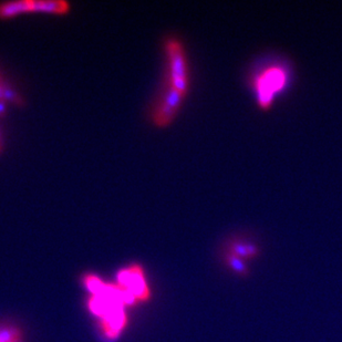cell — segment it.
<instances>
[{"mask_svg": "<svg viewBox=\"0 0 342 342\" xmlns=\"http://www.w3.org/2000/svg\"><path fill=\"white\" fill-rule=\"evenodd\" d=\"M292 65L280 57H266L256 62L248 72L247 81L258 109L267 112L276 100L290 88Z\"/></svg>", "mask_w": 342, "mask_h": 342, "instance_id": "6da1fadb", "label": "cell"}, {"mask_svg": "<svg viewBox=\"0 0 342 342\" xmlns=\"http://www.w3.org/2000/svg\"><path fill=\"white\" fill-rule=\"evenodd\" d=\"M165 49L168 59V83L183 95H186L189 87L188 69L185 51L182 42L176 38L166 40Z\"/></svg>", "mask_w": 342, "mask_h": 342, "instance_id": "7a4b0ae2", "label": "cell"}, {"mask_svg": "<svg viewBox=\"0 0 342 342\" xmlns=\"http://www.w3.org/2000/svg\"><path fill=\"white\" fill-rule=\"evenodd\" d=\"M70 5L65 2H11L0 4V18L9 19L29 12L64 15L69 12Z\"/></svg>", "mask_w": 342, "mask_h": 342, "instance_id": "3957f363", "label": "cell"}, {"mask_svg": "<svg viewBox=\"0 0 342 342\" xmlns=\"http://www.w3.org/2000/svg\"><path fill=\"white\" fill-rule=\"evenodd\" d=\"M185 95L175 90L168 82L153 110V122L157 127H166L174 120Z\"/></svg>", "mask_w": 342, "mask_h": 342, "instance_id": "277c9868", "label": "cell"}, {"mask_svg": "<svg viewBox=\"0 0 342 342\" xmlns=\"http://www.w3.org/2000/svg\"><path fill=\"white\" fill-rule=\"evenodd\" d=\"M117 285L132 294L137 301H148L151 298V291L144 276L143 268L133 264L123 268L117 273Z\"/></svg>", "mask_w": 342, "mask_h": 342, "instance_id": "5b68a950", "label": "cell"}, {"mask_svg": "<svg viewBox=\"0 0 342 342\" xmlns=\"http://www.w3.org/2000/svg\"><path fill=\"white\" fill-rule=\"evenodd\" d=\"M127 322L128 317L124 308H119L101 318L100 326L104 335L110 339H114L121 334L124 327L127 326Z\"/></svg>", "mask_w": 342, "mask_h": 342, "instance_id": "8992f818", "label": "cell"}, {"mask_svg": "<svg viewBox=\"0 0 342 342\" xmlns=\"http://www.w3.org/2000/svg\"><path fill=\"white\" fill-rule=\"evenodd\" d=\"M226 252L245 260L257 257L260 253V248L252 240L242 238H232L228 241Z\"/></svg>", "mask_w": 342, "mask_h": 342, "instance_id": "52a82bcc", "label": "cell"}, {"mask_svg": "<svg viewBox=\"0 0 342 342\" xmlns=\"http://www.w3.org/2000/svg\"><path fill=\"white\" fill-rule=\"evenodd\" d=\"M224 262L231 271L239 276H242V277H246V276L249 275V269L246 266L244 259L237 257V256L226 252L225 255H224Z\"/></svg>", "mask_w": 342, "mask_h": 342, "instance_id": "ba28073f", "label": "cell"}, {"mask_svg": "<svg viewBox=\"0 0 342 342\" xmlns=\"http://www.w3.org/2000/svg\"><path fill=\"white\" fill-rule=\"evenodd\" d=\"M83 284L85 287H87L88 290L92 294V296L100 295L104 290L105 285H107L104 281H102L100 278L92 274H88L84 276Z\"/></svg>", "mask_w": 342, "mask_h": 342, "instance_id": "9c48e42d", "label": "cell"}, {"mask_svg": "<svg viewBox=\"0 0 342 342\" xmlns=\"http://www.w3.org/2000/svg\"><path fill=\"white\" fill-rule=\"evenodd\" d=\"M0 342H22V333L16 327H0Z\"/></svg>", "mask_w": 342, "mask_h": 342, "instance_id": "30bf717a", "label": "cell"}, {"mask_svg": "<svg viewBox=\"0 0 342 342\" xmlns=\"http://www.w3.org/2000/svg\"><path fill=\"white\" fill-rule=\"evenodd\" d=\"M3 99H5V100H7L11 103H15L17 105H22L23 104L22 97L19 95L14 89L10 88V87H7V85L4 84V83H3Z\"/></svg>", "mask_w": 342, "mask_h": 342, "instance_id": "8fae6325", "label": "cell"}, {"mask_svg": "<svg viewBox=\"0 0 342 342\" xmlns=\"http://www.w3.org/2000/svg\"><path fill=\"white\" fill-rule=\"evenodd\" d=\"M6 112V105L3 100H0V116H3Z\"/></svg>", "mask_w": 342, "mask_h": 342, "instance_id": "7c38bea8", "label": "cell"}, {"mask_svg": "<svg viewBox=\"0 0 342 342\" xmlns=\"http://www.w3.org/2000/svg\"><path fill=\"white\" fill-rule=\"evenodd\" d=\"M0 100H3V84H0Z\"/></svg>", "mask_w": 342, "mask_h": 342, "instance_id": "4fadbf2b", "label": "cell"}, {"mask_svg": "<svg viewBox=\"0 0 342 342\" xmlns=\"http://www.w3.org/2000/svg\"><path fill=\"white\" fill-rule=\"evenodd\" d=\"M0 143H2V134H0Z\"/></svg>", "mask_w": 342, "mask_h": 342, "instance_id": "5bb4252c", "label": "cell"}, {"mask_svg": "<svg viewBox=\"0 0 342 342\" xmlns=\"http://www.w3.org/2000/svg\"><path fill=\"white\" fill-rule=\"evenodd\" d=\"M0 84H3V83H2V80H0Z\"/></svg>", "mask_w": 342, "mask_h": 342, "instance_id": "9a60e30c", "label": "cell"}, {"mask_svg": "<svg viewBox=\"0 0 342 342\" xmlns=\"http://www.w3.org/2000/svg\"><path fill=\"white\" fill-rule=\"evenodd\" d=\"M0 150H2V146H0Z\"/></svg>", "mask_w": 342, "mask_h": 342, "instance_id": "2e32d148", "label": "cell"}, {"mask_svg": "<svg viewBox=\"0 0 342 342\" xmlns=\"http://www.w3.org/2000/svg\"><path fill=\"white\" fill-rule=\"evenodd\" d=\"M22 342H23V341H22Z\"/></svg>", "mask_w": 342, "mask_h": 342, "instance_id": "e0dca14e", "label": "cell"}]
</instances>
